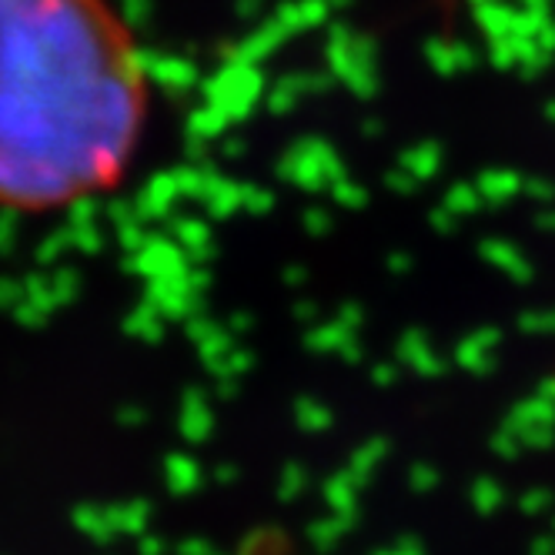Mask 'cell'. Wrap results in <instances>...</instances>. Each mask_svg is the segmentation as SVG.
Here are the masks:
<instances>
[{
  "mask_svg": "<svg viewBox=\"0 0 555 555\" xmlns=\"http://www.w3.org/2000/svg\"><path fill=\"white\" fill-rule=\"evenodd\" d=\"M144 57L111 0H0V211L121 181L147 125Z\"/></svg>",
  "mask_w": 555,
  "mask_h": 555,
  "instance_id": "cell-1",
  "label": "cell"
}]
</instances>
